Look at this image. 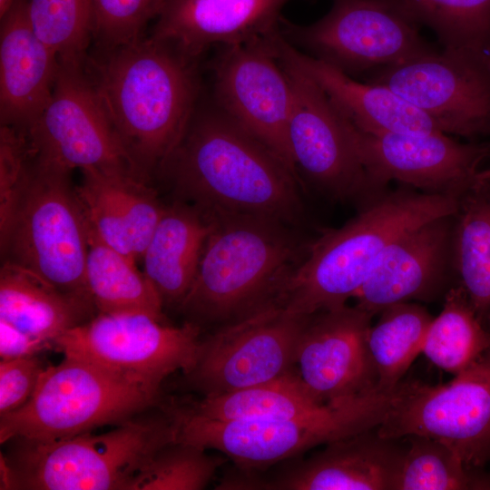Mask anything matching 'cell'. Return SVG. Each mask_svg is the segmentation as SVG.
<instances>
[{"mask_svg":"<svg viewBox=\"0 0 490 490\" xmlns=\"http://www.w3.org/2000/svg\"><path fill=\"white\" fill-rule=\"evenodd\" d=\"M271 39L277 53L309 74L339 114L357 130L368 133L442 132L428 116L390 88L356 81L300 52L282 36L279 28L272 33Z\"/></svg>","mask_w":490,"mask_h":490,"instance_id":"cell-23","label":"cell"},{"mask_svg":"<svg viewBox=\"0 0 490 490\" xmlns=\"http://www.w3.org/2000/svg\"><path fill=\"white\" fill-rule=\"evenodd\" d=\"M52 346L51 342L26 334L0 319L1 360L36 356Z\"/></svg>","mask_w":490,"mask_h":490,"instance_id":"cell-39","label":"cell"},{"mask_svg":"<svg viewBox=\"0 0 490 490\" xmlns=\"http://www.w3.org/2000/svg\"><path fill=\"white\" fill-rule=\"evenodd\" d=\"M211 229L210 218L193 205L165 207L141 259L163 304L180 306L186 297Z\"/></svg>","mask_w":490,"mask_h":490,"instance_id":"cell-25","label":"cell"},{"mask_svg":"<svg viewBox=\"0 0 490 490\" xmlns=\"http://www.w3.org/2000/svg\"><path fill=\"white\" fill-rule=\"evenodd\" d=\"M226 459L197 446L173 442L159 450L136 477L133 490H201Z\"/></svg>","mask_w":490,"mask_h":490,"instance_id":"cell-35","label":"cell"},{"mask_svg":"<svg viewBox=\"0 0 490 490\" xmlns=\"http://www.w3.org/2000/svg\"><path fill=\"white\" fill-rule=\"evenodd\" d=\"M71 172L33 156L13 208L0 223L2 261L92 301L85 282L89 224Z\"/></svg>","mask_w":490,"mask_h":490,"instance_id":"cell-6","label":"cell"},{"mask_svg":"<svg viewBox=\"0 0 490 490\" xmlns=\"http://www.w3.org/2000/svg\"><path fill=\"white\" fill-rule=\"evenodd\" d=\"M81 172L76 191L90 229L108 246L141 260L165 207L145 181L93 168Z\"/></svg>","mask_w":490,"mask_h":490,"instance_id":"cell-24","label":"cell"},{"mask_svg":"<svg viewBox=\"0 0 490 490\" xmlns=\"http://www.w3.org/2000/svg\"><path fill=\"white\" fill-rule=\"evenodd\" d=\"M324 405L293 370L261 385L204 397L185 409L208 420L231 422L289 417Z\"/></svg>","mask_w":490,"mask_h":490,"instance_id":"cell-29","label":"cell"},{"mask_svg":"<svg viewBox=\"0 0 490 490\" xmlns=\"http://www.w3.org/2000/svg\"><path fill=\"white\" fill-rule=\"evenodd\" d=\"M458 199L410 187L386 191L345 225L311 241L275 304L302 316L347 304L394 240L428 220L454 214Z\"/></svg>","mask_w":490,"mask_h":490,"instance_id":"cell-4","label":"cell"},{"mask_svg":"<svg viewBox=\"0 0 490 490\" xmlns=\"http://www.w3.org/2000/svg\"><path fill=\"white\" fill-rule=\"evenodd\" d=\"M93 39L109 50L143 38L148 24L159 16L165 0H90Z\"/></svg>","mask_w":490,"mask_h":490,"instance_id":"cell-36","label":"cell"},{"mask_svg":"<svg viewBox=\"0 0 490 490\" xmlns=\"http://www.w3.org/2000/svg\"><path fill=\"white\" fill-rule=\"evenodd\" d=\"M84 61H63L51 99L25 133L33 156L69 171L93 168L145 181L117 136Z\"/></svg>","mask_w":490,"mask_h":490,"instance_id":"cell-10","label":"cell"},{"mask_svg":"<svg viewBox=\"0 0 490 490\" xmlns=\"http://www.w3.org/2000/svg\"><path fill=\"white\" fill-rule=\"evenodd\" d=\"M419 26L398 0H333L310 24L279 25L298 50L351 77L436 51Z\"/></svg>","mask_w":490,"mask_h":490,"instance_id":"cell-9","label":"cell"},{"mask_svg":"<svg viewBox=\"0 0 490 490\" xmlns=\"http://www.w3.org/2000/svg\"><path fill=\"white\" fill-rule=\"evenodd\" d=\"M277 55L292 90L288 137L296 169L333 199L358 200L364 206L381 196L358 158L344 118L327 94L298 65Z\"/></svg>","mask_w":490,"mask_h":490,"instance_id":"cell-16","label":"cell"},{"mask_svg":"<svg viewBox=\"0 0 490 490\" xmlns=\"http://www.w3.org/2000/svg\"><path fill=\"white\" fill-rule=\"evenodd\" d=\"M428 116L446 134L490 135V58L443 48L366 74Z\"/></svg>","mask_w":490,"mask_h":490,"instance_id":"cell-12","label":"cell"},{"mask_svg":"<svg viewBox=\"0 0 490 490\" xmlns=\"http://www.w3.org/2000/svg\"><path fill=\"white\" fill-rule=\"evenodd\" d=\"M373 317L347 304L309 315L298 341L295 370L322 404L377 388L367 341Z\"/></svg>","mask_w":490,"mask_h":490,"instance_id":"cell-18","label":"cell"},{"mask_svg":"<svg viewBox=\"0 0 490 490\" xmlns=\"http://www.w3.org/2000/svg\"><path fill=\"white\" fill-rule=\"evenodd\" d=\"M451 255L458 286L478 318L490 328V176L458 199Z\"/></svg>","mask_w":490,"mask_h":490,"instance_id":"cell-27","label":"cell"},{"mask_svg":"<svg viewBox=\"0 0 490 490\" xmlns=\"http://www.w3.org/2000/svg\"><path fill=\"white\" fill-rule=\"evenodd\" d=\"M206 215L211 229L192 285L179 308L197 326L222 327L273 303L311 241L295 226L275 219Z\"/></svg>","mask_w":490,"mask_h":490,"instance_id":"cell-3","label":"cell"},{"mask_svg":"<svg viewBox=\"0 0 490 490\" xmlns=\"http://www.w3.org/2000/svg\"><path fill=\"white\" fill-rule=\"evenodd\" d=\"M160 387L76 357L44 368L20 408L1 416L0 442L54 440L131 419L155 404Z\"/></svg>","mask_w":490,"mask_h":490,"instance_id":"cell-8","label":"cell"},{"mask_svg":"<svg viewBox=\"0 0 490 490\" xmlns=\"http://www.w3.org/2000/svg\"><path fill=\"white\" fill-rule=\"evenodd\" d=\"M201 328L190 321L172 327L142 314L98 316L60 335L54 346L65 356L86 359L161 387L171 374L194 367Z\"/></svg>","mask_w":490,"mask_h":490,"instance_id":"cell-14","label":"cell"},{"mask_svg":"<svg viewBox=\"0 0 490 490\" xmlns=\"http://www.w3.org/2000/svg\"><path fill=\"white\" fill-rule=\"evenodd\" d=\"M0 17L1 125L26 133L51 99L59 57L34 32L27 0H15Z\"/></svg>","mask_w":490,"mask_h":490,"instance_id":"cell-22","label":"cell"},{"mask_svg":"<svg viewBox=\"0 0 490 490\" xmlns=\"http://www.w3.org/2000/svg\"><path fill=\"white\" fill-rule=\"evenodd\" d=\"M454 214L428 220L394 240L354 296L356 306L375 316L393 304L432 298L452 269Z\"/></svg>","mask_w":490,"mask_h":490,"instance_id":"cell-20","label":"cell"},{"mask_svg":"<svg viewBox=\"0 0 490 490\" xmlns=\"http://www.w3.org/2000/svg\"><path fill=\"white\" fill-rule=\"evenodd\" d=\"M377 428L335 440L270 476L241 471L231 489L395 490L407 446Z\"/></svg>","mask_w":490,"mask_h":490,"instance_id":"cell-19","label":"cell"},{"mask_svg":"<svg viewBox=\"0 0 490 490\" xmlns=\"http://www.w3.org/2000/svg\"><path fill=\"white\" fill-rule=\"evenodd\" d=\"M33 153L26 134L14 127L0 128V223L8 217Z\"/></svg>","mask_w":490,"mask_h":490,"instance_id":"cell-37","label":"cell"},{"mask_svg":"<svg viewBox=\"0 0 490 490\" xmlns=\"http://www.w3.org/2000/svg\"><path fill=\"white\" fill-rule=\"evenodd\" d=\"M344 120L370 182L380 194L397 181L422 192L460 197L490 176V142H460L443 132L368 133Z\"/></svg>","mask_w":490,"mask_h":490,"instance_id":"cell-15","label":"cell"},{"mask_svg":"<svg viewBox=\"0 0 490 490\" xmlns=\"http://www.w3.org/2000/svg\"><path fill=\"white\" fill-rule=\"evenodd\" d=\"M85 282L100 313L142 314L162 321V298L136 261L102 241L90 226Z\"/></svg>","mask_w":490,"mask_h":490,"instance_id":"cell-28","label":"cell"},{"mask_svg":"<svg viewBox=\"0 0 490 490\" xmlns=\"http://www.w3.org/2000/svg\"><path fill=\"white\" fill-rule=\"evenodd\" d=\"M90 299L63 292L36 274L3 262L0 270V319L35 338L54 341L86 321Z\"/></svg>","mask_w":490,"mask_h":490,"instance_id":"cell-26","label":"cell"},{"mask_svg":"<svg viewBox=\"0 0 490 490\" xmlns=\"http://www.w3.org/2000/svg\"><path fill=\"white\" fill-rule=\"evenodd\" d=\"M379 313L367 341L377 373V387L392 389L422 353L434 318L426 308L410 301L393 304Z\"/></svg>","mask_w":490,"mask_h":490,"instance_id":"cell-30","label":"cell"},{"mask_svg":"<svg viewBox=\"0 0 490 490\" xmlns=\"http://www.w3.org/2000/svg\"><path fill=\"white\" fill-rule=\"evenodd\" d=\"M15 0H0V16H2Z\"/></svg>","mask_w":490,"mask_h":490,"instance_id":"cell-40","label":"cell"},{"mask_svg":"<svg viewBox=\"0 0 490 490\" xmlns=\"http://www.w3.org/2000/svg\"><path fill=\"white\" fill-rule=\"evenodd\" d=\"M397 476L395 490L490 489V477L468 466L446 444L412 435Z\"/></svg>","mask_w":490,"mask_h":490,"instance_id":"cell-32","label":"cell"},{"mask_svg":"<svg viewBox=\"0 0 490 490\" xmlns=\"http://www.w3.org/2000/svg\"><path fill=\"white\" fill-rule=\"evenodd\" d=\"M171 411L128 419L113 430L54 440L15 438L1 458V489L133 490L139 473L162 447L176 442Z\"/></svg>","mask_w":490,"mask_h":490,"instance_id":"cell-5","label":"cell"},{"mask_svg":"<svg viewBox=\"0 0 490 490\" xmlns=\"http://www.w3.org/2000/svg\"><path fill=\"white\" fill-rule=\"evenodd\" d=\"M44 368L36 356L1 360L0 416L20 408L30 399Z\"/></svg>","mask_w":490,"mask_h":490,"instance_id":"cell-38","label":"cell"},{"mask_svg":"<svg viewBox=\"0 0 490 490\" xmlns=\"http://www.w3.org/2000/svg\"><path fill=\"white\" fill-rule=\"evenodd\" d=\"M309 315H293L271 303L201 340L189 385L204 397L279 378L295 370L298 341Z\"/></svg>","mask_w":490,"mask_h":490,"instance_id":"cell-13","label":"cell"},{"mask_svg":"<svg viewBox=\"0 0 490 490\" xmlns=\"http://www.w3.org/2000/svg\"><path fill=\"white\" fill-rule=\"evenodd\" d=\"M197 60L151 36L87 56L105 113L147 181L162 172L195 113Z\"/></svg>","mask_w":490,"mask_h":490,"instance_id":"cell-1","label":"cell"},{"mask_svg":"<svg viewBox=\"0 0 490 490\" xmlns=\"http://www.w3.org/2000/svg\"><path fill=\"white\" fill-rule=\"evenodd\" d=\"M401 381L392 389L368 393L298 416L279 418L219 422L202 418L185 408L172 409L177 439L224 454L242 471L255 472L298 456L320 445L377 428L401 392Z\"/></svg>","mask_w":490,"mask_h":490,"instance_id":"cell-7","label":"cell"},{"mask_svg":"<svg viewBox=\"0 0 490 490\" xmlns=\"http://www.w3.org/2000/svg\"><path fill=\"white\" fill-rule=\"evenodd\" d=\"M164 172L178 195L206 214H249L296 226L298 175L214 102L197 108Z\"/></svg>","mask_w":490,"mask_h":490,"instance_id":"cell-2","label":"cell"},{"mask_svg":"<svg viewBox=\"0 0 490 490\" xmlns=\"http://www.w3.org/2000/svg\"><path fill=\"white\" fill-rule=\"evenodd\" d=\"M36 34L63 61H84L93 39L90 0H27Z\"/></svg>","mask_w":490,"mask_h":490,"instance_id":"cell-34","label":"cell"},{"mask_svg":"<svg viewBox=\"0 0 490 490\" xmlns=\"http://www.w3.org/2000/svg\"><path fill=\"white\" fill-rule=\"evenodd\" d=\"M274 31L220 47L212 64L213 102L296 172L288 137L292 90L271 39Z\"/></svg>","mask_w":490,"mask_h":490,"instance_id":"cell-17","label":"cell"},{"mask_svg":"<svg viewBox=\"0 0 490 490\" xmlns=\"http://www.w3.org/2000/svg\"><path fill=\"white\" fill-rule=\"evenodd\" d=\"M490 347V328L476 315L466 292L451 288L433 318L422 353L439 368L456 375Z\"/></svg>","mask_w":490,"mask_h":490,"instance_id":"cell-31","label":"cell"},{"mask_svg":"<svg viewBox=\"0 0 490 490\" xmlns=\"http://www.w3.org/2000/svg\"><path fill=\"white\" fill-rule=\"evenodd\" d=\"M291 0H165L151 37L198 59L211 47L264 36Z\"/></svg>","mask_w":490,"mask_h":490,"instance_id":"cell-21","label":"cell"},{"mask_svg":"<svg viewBox=\"0 0 490 490\" xmlns=\"http://www.w3.org/2000/svg\"><path fill=\"white\" fill-rule=\"evenodd\" d=\"M445 385L405 382L385 421L384 437L417 435L448 445L471 467L490 460V347Z\"/></svg>","mask_w":490,"mask_h":490,"instance_id":"cell-11","label":"cell"},{"mask_svg":"<svg viewBox=\"0 0 490 490\" xmlns=\"http://www.w3.org/2000/svg\"><path fill=\"white\" fill-rule=\"evenodd\" d=\"M443 48L466 49L490 58V0H398Z\"/></svg>","mask_w":490,"mask_h":490,"instance_id":"cell-33","label":"cell"}]
</instances>
